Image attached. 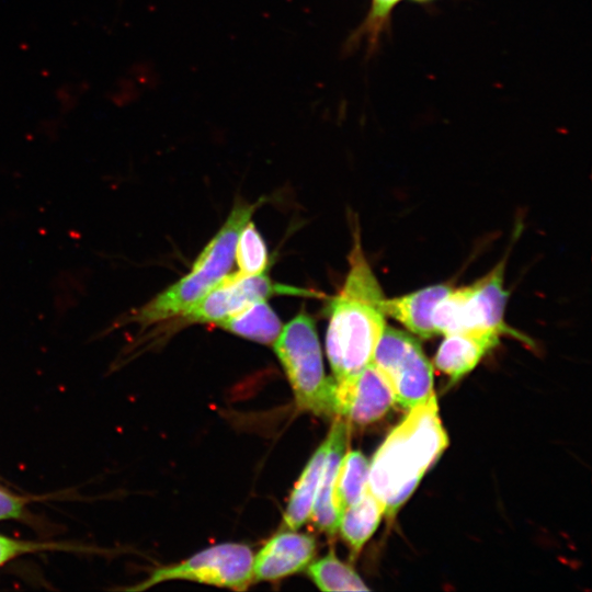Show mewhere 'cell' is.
<instances>
[{
  "instance_id": "14",
  "label": "cell",
  "mask_w": 592,
  "mask_h": 592,
  "mask_svg": "<svg viewBox=\"0 0 592 592\" xmlns=\"http://www.w3.org/2000/svg\"><path fill=\"white\" fill-rule=\"evenodd\" d=\"M328 443L325 440L307 463L291 494L284 512V524L289 530L299 528L310 519L323 473Z\"/></svg>"
},
{
  "instance_id": "12",
  "label": "cell",
  "mask_w": 592,
  "mask_h": 592,
  "mask_svg": "<svg viewBox=\"0 0 592 592\" xmlns=\"http://www.w3.org/2000/svg\"><path fill=\"white\" fill-rule=\"evenodd\" d=\"M326 440L328 443L326 463L310 517L319 531L333 535L338 531L339 516L333 505L332 494L338 468L346 453L345 420L337 418Z\"/></svg>"
},
{
  "instance_id": "7",
  "label": "cell",
  "mask_w": 592,
  "mask_h": 592,
  "mask_svg": "<svg viewBox=\"0 0 592 592\" xmlns=\"http://www.w3.org/2000/svg\"><path fill=\"white\" fill-rule=\"evenodd\" d=\"M252 566L253 554L249 546L225 543L206 548L180 563L159 567L145 581L127 590L143 591L180 579L243 591L253 582Z\"/></svg>"
},
{
  "instance_id": "2",
  "label": "cell",
  "mask_w": 592,
  "mask_h": 592,
  "mask_svg": "<svg viewBox=\"0 0 592 592\" xmlns=\"http://www.w3.org/2000/svg\"><path fill=\"white\" fill-rule=\"evenodd\" d=\"M448 445L436 396L409 409L369 463L368 489L391 519Z\"/></svg>"
},
{
  "instance_id": "10",
  "label": "cell",
  "mask_w": 592,
  "mask_h": 592,
  "mask_svg": "<svg viewBox=\"0 0 592 592\" xmlns=\"http://www.w3.org/2000/svg\"><path fill=\"white\" fill-rule=\"evenodd\" d=\"M316 554L314 536L295 530L275 534L253 557V581L277 580L304 570Z\"/></svg>"
},
{
  "instance_id": "19",
  "label": "cell",
  "mask_w": 592,
  "mask_h": 592,
  "mask_svg": "<svg viewBox=\"0 0 592 592\" xmlns=\"http://www.w3.org/2000/svg\"><path fill=\"white\" fill-rule=\"evenodd\" d=\"M239 273L257 275L265 272L269 254L265 242L250 220L241 229L235 248Z\"/></svg>"
},
{
  "instance_id": "16",
  "label": "cell",
  "mask_w": 592,
  "mask_h": 592,
  "mask_svg": "<svg viewBox=\"0 0 592 592\" xmlns=\"http://www.w3.org/2000/svg\"><path fill=\"white\" fill-rule=\"evenodd\" d=\"M385 514V505L367 489L339 520L338 531L353 554H357L376 531Z\"/></svg>"
},
{
  "instance_id": "6",
  "label": "cell",
  "mask_w": 592,
  "mask_h": 592,
  "mask_svg": "<svg viewBox=\"0 0 592 592\" xmlns=\"http://www.w3.org/2000/svg\"><path fill=\"white\" fill-rule=\"evenodd\" d=\"M372 364L388 383L395 402L410 409L434 394L433 367L420 342L407 331L386 326Z\"/></svg>"
},
{
  "instance_id": "17",
  "label": "cell",
  "mask_w": 592,
  "mask_h": 592,
  "mask_svg": "<svg viewBox=\"0 0 592 592\" xmlns=\"http://www.w3.org/2000/svg\"><path fill=\"white\" fill-rule=\"evenodd\" d=\"M369 462L358 451L345 453L334 480L333 505L339 516L361 499L368 485Z\"/></svg>"
},
{
  "instance_id": "15",
  "label": "cell",
  "mask_w": 592,
  "mask_h": 592,
  "mask_svg": "<svg viewBox=\"0 0 592 592\" xmlns=\"http://www.w3.org/2000/svg\"><path fill=\"white\" fill-rule=\"evenodd\" d=\"M216 326L262 344H273L282 330L281 320L266 299L250 304Z\"/></svg>"
},
{
  "instance_id": "23",
  "label": "cell",
  "mask_w": 592,
  "mask_h": 592,
  "mask_svg": "<svg viewBox=\"0 0 592 592\" xmlns=\"http://www.w3.org/2000/svg\"><path fill=\"white\" fill-rule=\"evenodd\" d=\"M414 1L423 2V1H429V0H414Z\"/></svg>"
},
{
  "instance_id": "13",
  "label": "cell",
  "mask_w": 592,
  "mask_h": 592,
  "mask_svg": "<svg viewBox=\"0 0 592 592\" xmlns=\"http://www.w3.org/2000/svg\"><path fill=\"white\" fill-rule=\"evenodd\" d=\"M448 284L431 285L415 292L385 299V312L411 334L422 339L435 335L432 316L437 303L451 291Z\"/></svg>"
},
{
  "instance_id": "3",
  "label": "cell",
  "mask_w": 592,
  "mask_h": 592,
  "mask_svg": "<svg viewBox=\"0 0 592 592\" xmlns=\"http://www.w3.org/2000/svg\"><path fill=\"white\" fill-rule=\"evenodd\" d=\"M262 202L236 204L221 228L196 258L190 273L143 306L119 316L111 330L132 322L146 329L180 317L197 303L229 274L238 236Z\"/></svg>"
},
{
  "instance_id": "4",
  "label": "cell",
  "mask_w": 592,
  "mask_h": 592,
  "mask_svg": "<svg viewBox=\"0 0 592 592\" xmlns=\"http://www.w3.org/2000/svg\"><path fill=\"white\" fill-rule=\"evenodd\" d=\"M300 410L318 415L331 414L333 379L325 374L322 355L314 319L304 309L273 342Z\"/></svg>"
},
{
  "instance_id": "18",
  "label": "cell",
  "mask_w": 592,
  "mask_h": 592,
  "mask_svg": "<svg viewBox=\"0 0 592 592\" xmlns=\"http://www.w3.org/2000/svg\"><path fill=\"white\" fill-rule=\"evenodd\" d=\"M308 574L321 591H368L357 572L333 551L308 565Z\"/></svg>"
},
{
  "instance_id": "8",
  "label": "cell",
  "mask_w": 592,
  "mask_h": 592,
  "mask_svg": "<svg viewBox=\"0 0 592 592\" xmlns=\"http://www.w3.org/2000/svg\"><path fill=\"white\" fill-rule=\"evenodd\" d=\"M275 295L322 296L318 292L276 283L265 272L257 275L236 272L226 275L181 317L187 323L217 325L250 304Z\"/></svg>"
},
{
  "instance_id": "11",
  "label": "cell",
  "mask_w": 592,
  "mask_h": 592,
  "mask_svg": "<svg viewBox=\"0 0 592 592\" xmlns=\"http://www.w3.org/2000/svg\"><path fill=\"white\" fill-rule=\"evenodd\" d=\"M494 331H459L444 335L434 357L437 369L456 382L471 372L500 341Z\"/></svg>"
},
{
  "instance_id": "21",
  "label": "cell",
  "mask_w": 592,
  "mask_h": 592,
  "mask_svg": "<svg viewBox=\"0 0 592 592\" xmlns=\"http://www.w3.org/2000/svg\"><path fill=\"white\" fill-rule=\"evenodd\" d=\"M25 499L0 489V521L20 519L23 514Z\"/></svg>"
},
{
  "instance_id": "1",
  "label": "cell",
  "mask_w": 592,
  "mask_h": 592,
  "mask_svg": "<svg viewBox=\"0 0 592 592\" xmlns=\"http://www.w3.org/2000/svg\"><path fill=\"white\" fill-rule=\"evenodd\" d=\"M348 261L344 283L327 304L326 351L335 380L352 376L372 363L387 326L386 297L365 257L357 227Z\"/></svg>"
},
{
  "instance_id": "22",
  "label": "cell",
  "mask_w": 592,
  "mask_h": 592,
  "mask_svg": "<svg viewBox=\"0 0 592 592\" xmlns=\"http://www.w3.org/2000/svg\"><path fill=\"white\" fill-rule=\"evenodd\" d=\"M398 1L400 0H373L372 5L378 11L388 12L392 10Z\"/></svg>"
},
{
  "instance_id": "5",
  "label": "cell",
  "mask_w": 592,
  "mask_h": 592,
  "mask_svg": "<svg viewBox=\"0 0 592 592\" xmlns=\"http://www.w3.org/2000/svg\"><path fill=\"white\" fill-rule=\"evenodd\" d=\"M504 261L474 283L452 287L434 308L435 334L459 331H494L521 337L505 320L508 292L504 288Z\"/></svg>"
},
{
  "instance_id": "9",
  "label": "cell",
  "mask_w": 592,
  "mask_h": 592,
  "mask_svg": "<svg viewBox=\"0 0 592 592\" xmlns=\"http://www.w3.org/2000/svg\"><path fill=\"white\" fill-rule=\"evenodd\" d=\"M394 403L388 383L372 363L352 376L333 379L332 415L366 425L383 418Z\"/></svg>"
},
{
  "instance_id": "20",
  "label": "cell",
  "mask_w": 592,
  "mask_h": 592,
  "mask_svg": "<svg viewBox=\"0 0 592 592\" xmlns=\"http://www.w3.org/2000/svg\"><path fill=\"white\" fill-rule=\"evenodd\" d=\"M58 545L18 540L0 534V567L27 553L56 548Z\"/></svg>"
}]
</instances>
